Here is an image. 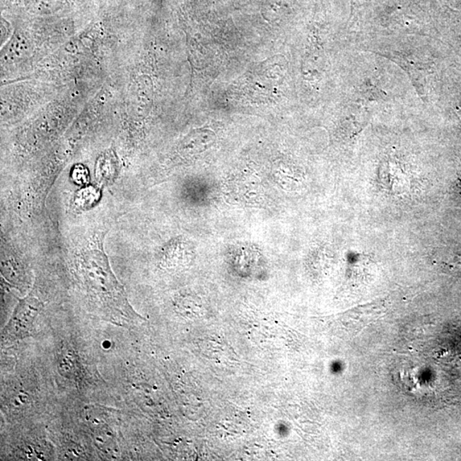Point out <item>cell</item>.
Masks as SVG:
<instances>
[{
	"label": "cell",
	"instance_id": "3",
	"mask_svg": "<svg viewBox=\"0 0 461 461\" xmlns=\"http://www.w3.org/2000/svg\"><path fill=\"white\" fill-rule=\"evenodd\" d=\"M57 362L61 375L71 381L81 380L82 368L79 356L71 346L66 344L60 346L57 351Z\"/></svg>",
	"mask_w": 461,
	"mask_h": 461
},
{
	"label": "cell",
	"instance_id": "2",
	"mask_svg": "<svg viewBox=\"0 0 461 461\" xmlns=\"http://www.w3.org/2000/svg\"><path fill=\"white\" fill-rule=\"evenodd\" d=\"M41 307L42 305L40 302L34 296H28L21 300L9 322L3 330L2 341L11 344L30 336Z\"/></svg>",
	"mask_w": 461,
	"mask_h": 461
},
{
	"label": "cell",
	"instance_id": "1",
	"mask_svg": "<svg viewBox=\"0 0 461 461\" xmlns=\"http://www.w3.org/2000/svg\"><path fill=\"white\" fill-rule=\"evenodd\" d=\"M79 270L86 289L106 312L125 320L139 318L127 301L124 289L111 271L101 244L81 254Z\"/></svg>",
	"mask_w": 461,
	"mask_h": 461
},
{
	"label": "cell",
	"instance_id": "4",
	"mask_svg": "<svg viewBox=\"0 0 461 461\" xmlns=\"http://www.w3.org/2000/svg\"><path fill=\"white\" fill-rule=\"evenodd\" d=\"M230 191L238 203L245 206H258L262 199V187L258 180H241L232 181Z\"/></svg>",
	"mask_w": 461,
	"mask_h": 461
},
{
	"label": "cell",
	"instance_id": "5",
	"mask_svg": "<svg viewBox=\"0 0 461 461\" xmlns=\"http://www.w3.org/2000/svg\"><path fill=\"white\" fill-rule=\"evenodd\" d=\"M436 260L443 269L459 272V273L461 272V254L455 253L454 251H440L436 256Z\"/></svg>",
	"mask_w": 461,
	"mask_h": 461
}]
</instances>
